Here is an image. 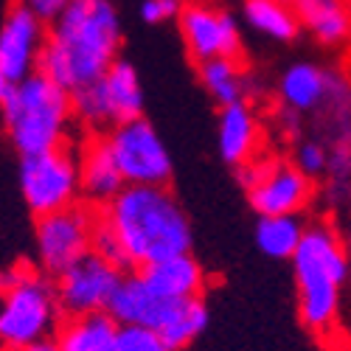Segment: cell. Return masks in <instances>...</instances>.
I'll list each match as a JSON object with an SVG mask.
<instances>
[{
    "mask_svg": "<svg viewBox=\"0 0 351 351\" xmlns=\"http://www.w3.org/2000/svg\"><path fill=\"white\" fill-rule=\"evenodd\" d=\"M124 25L110 0H71L48 25L40 73L76 93L121 60Z\"/></svg>",
    "mask_w": 351,
    "mask_h": 351,
    "instance_id": "6da1fadb",
    "label": "cell"
},
{
    "mask_svg": "<svg viewBox=\"0 0 351 351\" xmlns=\"http://www.w3.org/2000/svg\"><path fill=\"white\" fill-rule=\"evenodd\" d=\"M99 214L124 245L132 270L191 253L189 214L169 186H127Z\"/></svg>",
    "mask_w": 351,
    "mask_h": 351,
    "instance_id": "7a4b0ae2",
    "label": "cell"
},
{
    "mask_svg": "<svg viewBox=\"0 0 351 351\" xmlns=\"http://www.w3.org/2000/svg\"><path fill=\"white\" fill-rule=\"evenodd\" d=\"M289 265L301 326L320 340H332L340 326L343 292L351 281V245L332 222H309Z\"/></svg>",
    "mask_w": 351,
    "mask_h": 351,
    "instance_id": "3957f363",
    "label": "cell"
},
{
    "mask_svg": "<svg viewBox=\"0 0 351 351\" xmlns=\"http://www.w3.org/2000/svg\"><path fill=\"white\" fill-rule=\"evenodd\" d=\"M3 130L20 158L71 146L76 127L73 93L43 73L20 84H0Z\"/></svg>",
    "mask_w": 351,
    "mask_h": 351,
    "instance_id": "277c9868",
    "label": "cell"
},
{
    "mask_svg": "<svg viewBox=\"0 0 351 351\" xmlns=\"http://www.w3.org/2000/svg\"><path fill=\"white\" fill-rule=\"evenodd\" d=\"M60 295L56 281L37 265L14 261L3 270V301H0V340L6 351H20L32 343L56 337L60 332Z\"/></svg>",
    "mask_w": 351,
    "mask_h": 351,
    "instance_id": "5b68a950",
    "label": "cell"
},
{
    "mask_svg": "<svg viewBox=\"0 0 351 351\" xmlns=\"http://www.w3.org/2000/svg\"><path fill=\"white\" fill-rule=\"evenodd\" d=\"M76 124L87 135H107L119 124L143 119V84L130 60L115 62L101 79L73 93Z\"/></svg>",
    "mask_w": 351,
    "mask_h": 351,
    "instance_id": "8992f818",
    "label": "cell"
},
{
    "mask_svg": "<svg viewBox=\"0 0 351 351\" xmlns=\"http://www.w3.org/2000/svg\"><path fill=\"white\" fill-rule=\"evenodd\" d=\"M17 191L34 219L65 211L82 202V166L79 152L71 146L20 158Z\"/></svg>",
    "mask_w": 351,
    "mask_h": 351,
    "instance_id": "52a82bcc",
    "label": "cell"
},
{
    "mask_svg": "<svg viewBox=\"0 0 351 351\" xmlns=\"http://www.w3.org/2000/svg\"><path fill=\"white\" fill-rule=\"evenodd\" d=\"M237 174L258 217H301L315 199V180L306 178L292 158L261 155Z\"/></svg>",
    "mask_w": 351,
    "mask_h": 351,
    "instance_id": "ba28073f",
    "label": "cell"
},
{
    "mask_svg": "<svg viewBox=\"0 0 351 351\" xmlns=\"http://www.w3.org/2000/svg\"><path fill=\"white\" fill-rule=\"evenodd\" d=\"M99 222V208L84 199L65 211L34 219V265L45 276L60 278L76 261L93 253Z\"/></svg>",
    "mask_w": 351,
    "mask_h": 351,
    "instance_id": "9c48e42d",
    "label": "cell"
},
{
    "mask_svg": "<svg viewBox=\"0 0 351 351\" xmlns=\"http://www.w3.org/2000/svg\"><path fill=\"white\" fill-rule=\"evenodd\" d=\"M107 143L127 186H169L171 155L149 119H135L110 130Z\"/></svg>",
    "mask_w": 351,
    "mask_h": 351,
    "instance_id": "30bf717a",
    "label": "cell"
},
{
    "mask_svg": "<svg viewBox=\"0 0 351 351\" xmlns=\"http://www.w3.org/2000/svg\"><path fill=\"white\" fill-rule=\"evenodd\" d=\"M180 40L194 65L214 60H239L242 28L222 3L214 0H191L178 17Z\"/></svg>",
    "mask_w": 351,
    "mask_h": 351,
    "instance_id": "8fae6325",
    "label": "cell"
},
{
    "mask_svg": "<svg viewBox=\"0 0 351 351\" xmlns=\"http://www.w3.org/2000/svg\"><path fill=\"white\" fill-rule=\"evenodd\" d=\"M124 270H119L110 261H104L96 253H87L82 261L71 270H65L56 281V295H60V306L65 317H79V315H96L107 312L115 292H119L124 281Z\"/></svg>",
    "mask_w": 351,
    "mask_h": 351,
    "instance_id": "7c38bea8",
    "label": "cell"
},
{
    "mask_svg": "<svg viewBox=\"0 0 351 351\" xmlns=\"http://www.w3.org/2000/svg\"><path fill=\"white\" fill-rule=\"evenodd\" d=\"M48 43V23L25 6L12 3L0 23V84H20L40 73V60Z\"/></svg>",
    "mask_w": 351,
    "mask_h": 351,
    "instance_id": "4fadbf2b",
    "label": "cell"
},
{
    "mask_svg": "<svg viewBox=\"0 0 351 351\" xmlns=\"http://www.w3.org/2000/svg\"><path fill=\"white\" fill-rule=\"evenodd\" d=\"M217 149H219V158L237 171L265 155L261 152V121H258V112L253 110L250 101L219 107Z\"/></svg>",
    "mask_w": 351,
    "mask_h": 351,
    "instance_id": "5bb4252c",
    "label": "cell"
},
{
    "mask_svg": "<svg viewBox=\"0 0 351 351\" xmlns=\"http://www.w3.org/2000/svg\"><path fill=\"white\" fill-rule=\"evenodd\" d=\"M79 166H82V199L101 208L112 202L124 189L127 180L112 158V149L104 135H87L79 146Z\"/></svg>",
    "mask_w": 351,
    "mask_h": 351,
    "instance_id": "9a60e30c",
    "label": "cell"
},
{
    "mask_svg": "<svg viewBox=\"0 0 351 351\" xmlns=\"http://www.w3.org/2000/svg\"><path fill=\"white\" fill-rule=\"evenodd\" d=\"M143 276V281L152 287L155 295L169 298V301H191V298H202L208 289V273L199 265V258L191 253L183 256H171L163 261L138 270Z\"/></svg>",
    "mask_w": 351,
    "mask_h": 351,
    "instance_id": "2e32d148",
    "label": "cell"
},
{
    "mask_svg": "<svg viewBox=\"0 0 351 351\" xmlns=\"http://www.w3.org/2000/svg\"><path fill=\"white\" fill-rule=\"evenodd\" d=\"M335 73L315 62H292L278 76V107L298 115H312L324 107L332 93Z\"/></svg>",
    "mask_w": 351,
    "mask_h": 351,
    "instance_id": "e0dca14e",
    "label": "cell"
},
{
    "mask_svg": "<svg viewBox=\"0 0 351 351\" xmlns=\"http://www.w3.org/2000/svg\"><path fill=\"white\" fill-rule=\"evenodd\" d=\"M169 306H171V301L155 295L152 287L143 281V276L138 270H132L124 276L107 312L119 320V326H143V329L158 332Z\"/></svg>",
    "mask_w": 351,
    "mask_h": 351,
    "instance_id": "ac0fdd59",
    "label": "cell"
},
{
    "mask_svg": "<svg viewBox=\"0 0 351 351\" xmlns=\"http://www.w3.org/2000/svg\"><path fill=\"white\" fill-rule=\"evenodd\" d=\"M301 28L326 48H340L351 40V9L346 0H289Z\"/></svg>",
    "mask_w": 351,
    "mask_h": 351,
    "instance_id": "d6986e66",
    "label": "cell"
},
{
    "mask_svg": "<svg viewBox=\"0 0 351 351\" xmlns=\"http://www.w3.org/2000/svg\"><path fill=\"white\" fill-rule=\"evenodd\" d=\"M119 332V320L110 312L79 315L62 320L60 332H56V343H60V351H112Z\"/></svg>",
    "mask_w": 351,
    "mask_h": 351,
    "instance_id": "ffe728a7",
    "label": "cell"
},
{
    "mask_svg": "<svg viewBox=\"0 0 351 351\" xmlns=\"http://www.w3.org/2000/svg\"><path fill=\"white\" fill-rule=\"evenodd\" d=\"M197 79L202 84L217 107H230V104H242L250 101L253 93V82L242 60H214V62H202L197 65Z\"/></svg>",
    "mask_w": 351,
    "mask_h": 351,
    "instance_id": "44dd1931",
    "label": "cell"
},
{
    "mask_svg": "<svg viewBox=\"0 0 351 351\" xmlns=\"http://www.w3.org/2000/svg\"><path fill=\"white\" fill-rule=\"evenodd\" d=\"M242 17L258 37L273 43H292L301 34V20L289 0H245Z\"/></svg>",
    "mask_w": 351,
    "mask_h": 351,
    "instance_id": "7402d4cb",
    "label": "cell"
},
{
    "mask_svg": "<svg viewBox=\"0 0 351 351\" xmlns=\"http://www.w3.org/2000/svg\"><path fill=\"white\" fill-rule=\"evenodd\" d=\"M208 304L206 298H191V301H171L163 324L158 329V335L163 337V343L171 351H183L189 348L202 332L208 329Z\"/></svg>",
    "mask_w": 351,
    "mask_h": 351,
    "instance_id": "603a6c76",
    "label": "cell"
},
{
    "mask_svg": "<svg viewBox=\"0 0 351 351\" xmlns=\"http://www.w3.org/2000/svg\"><path fill=\"white\" fill-rule=\"evenodd\" d=\"M306 228L309 225L301 217H258L256 230H253L256 247L267 258L292 261V256L298 253L304 242Z\"/></svg>",
    "mask_w": 351,
    "mask_h": 351,
    "instance_id": "cb8c5ba5",
    "label": "cell"
},
{
    "mask_svg": "<svg viewBox=\"0 0 351 351\" xmlns=\"http://www.w3.org/2000/svg\"><path fill=\"white\" fill-rule=\"evenodd\" d=\"M292 163H295L312 180L326 178L329 163H332V149H329V143L324 138L304 135L295 146H292Z\"/></svg>",
    "mask_w": 351,
    "mask_h": 351,
    "instance_id": "d4e9b609",
    "label": "cell"
},
{
    "mask_svg": "<svg viewBox=\"0 0 351 351\" xmlns=\"http://www.w3.org/2000/svg\"><path fill=\"white\" fill-rule=\"evenodd\" d=\"M115 351H171L163 337L152 329L143 326H121L119 340H115Z\"/></svg>",
    "mask_w": 351,
    "mask_h": 351,
    "instance_id": "484cf974",
    "label": "cell"
},
{
    "mask_svg": "<svg viewBox=\"0 0 351 351\" xmlns=\"http://www.w3.org/2000/svg\"><path fill=\"white\" fill-rule=\"evenodd\" d=\"M93 253L101 256L104 261H110V265H115L119 270L124 273H132V265H130V256L124 250V245L119 242V237L104 225L99 222V230H96V239H93Z\"/></svg>",
    "mask_w": 351,
    "mask_h": 351,
    "instance_id": "4316f807",
    "label": "cell"
},
{
    "mask_svg": "<svg viewBox=\"0 0 351 351\" xmlns=\"http://www.w3.org/2000/svg\"><path fill=\"white\" fill-rule=\"evenodd\" d=\"M183 12V3L180 0H141V20L146 25H163V23H171L178 20Z\"/></svg>",
    "mask_w": 351,
    "mask_h": 351,
    "instance_id": "83f0119b",
    "label": "cell"
},
{
    "mask_svg": "<svg viewBox=\"0 0 351 351\" xmlns=\"http://www.w3.org/2000/svg\"><path fill=\"white\" fill-rule=\"evenodd\" d=\"M301 119H304V115L292 112V110H287V107H278V112L273 115V127H276L278 138L295 146V143L306 135V132H304V121H301Z\"/></svg>",
    "mask_w": 351,
    "mask_h": 351,
    "instance_id": "f1b7e54d",
    "label": "cell"
},
{
    "mask_svg": "<svg viewBox=\"0 0 351 351\" xmlns=\"http://www.w3.org/2000/svg\"><path fill=\"white\" fill-rule=\"evenodd\" d=\"M14 3H20V6H25L32 14H37L43 23H53L56 17H60L68 6H71V0H14Z\"/></svg>",
    "mask_w": 351,
    "mask_h": 351,
    "instance_id": "f546056e",
    "label": "cell"
},
{
    "mask_svg": "<svg viewBox=\"0 0 351 351\" xmlns=\"http://www.w3.org/2000/svg\"><path fill=\"white\" fill-rule=\"evenodd\" d=\"M20 351H60V343H56V337H48V340H40V343H32L25 346Z\"/></svg>",
    "mask_w": 351,
    "mask_h": 351,
    "instance_id": "4dcf8cb0",
    "label": "cell"
},
{
    "mask_svg": "<svg viewBox=\"0 0 351 351\" xmlns=\"http://www.w3.org/2000/svg\"><path fill=\"white\" fill-rule=\"evenodd\" d=\"M180 3H183V6H186V3H191V0H180Z\"/></svg>",
    "mask_w": 351,
    "mask_h": 351,
    "instance_id": "1f68e13d",
    "label": "cell"
},
{
    "mask_svg": "<svg viewBox=\"0 0 351 351\" xmlns=\"http://www.w3.org/2000/svg\"><path fill=\"white\" fill-rule=\"evenodd\" d=\"M348 245H351V242H348ZM348 287H351V281H348Z\"/></svg>",
    "mask_w": 351,
    "mask_h": 351,
    "instance_id": "d6a6232c",
    "label": "cell"
}]
</instances>
